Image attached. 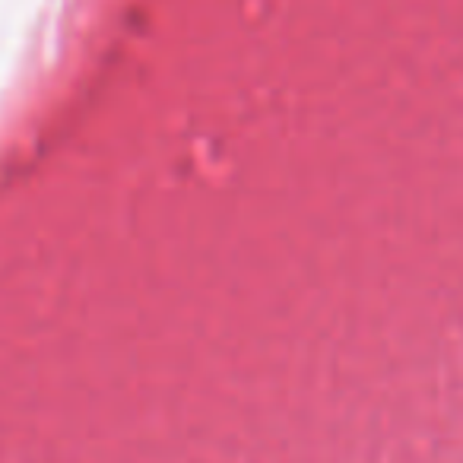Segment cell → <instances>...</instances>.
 Instances as JSON below:
<instances>
[]
</instances>
